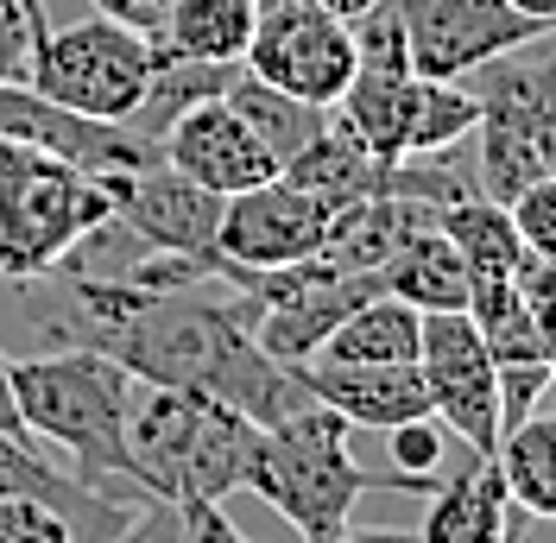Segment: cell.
Listing matches in <instances>:
<instances>
[{"label": "cell", "instance_id": "1", "mask_svg": "<svg viewBox=\"0 0 556 543\" xmlns=\"http://www.w3.org/2000/svg\"><path fill=\"white\" fill-rule=\"evenodd\" d=\"M45 278L70 304V323L58 329L64 348H102L146 386L208 392L241 417H253L260 430L311 405V386L298 379V367L273 361L253 341L260 304L247 291H228V298H208L203 285L139 291L127 278H102V272H45Z\"/></svg>", "mask_w": 556, "mask_h": 543}, {"label": "cell", "instance_id": "2", "mask_svg": "<svg viewBox=\"0 0 556 543\" xmlns=\"http://www.w3.org/2000/svg\"><path fill=\"white\" fill-rule=\"evenodd\" d=\"M7 374H13V411L26 437H51L58 449H70L76 475L102 493H139L134 468H127V411H134L139 379L114 354L58 348V354L13 361Z\"/></svg>", "mask_w": 556, "mask_h": 543}, {"label": "cell", "instance_id": "3", "mask_svg": "<svg viewBox=\"0 0 556 543\" xmlns=\"http://www.w3.org/2000/svg\"><path fill=\"white\" fill-rule=\"evenodd\" d=\"M260 424L190 386H134L127 468L146 500H228L247 493Z\"/></svg>", "mask_w": 556, "mask_h": 543}, {"label": "cell", "instance_id": "4", "mask_svg": "<svg viewBox=\"0 0 556 543\" xmlns=\"http://www.w3.org/2000/svg\"><path fill=\"white\" fill-rule=\"evenodd\" d=\"M102 222H114V171H83L45 146L0 139V285L58 272Z\"/></svg>", "mask_w": 556, "mask_h": 543}, {"label": "cell", "instance_id": "5", "mask_svg": "<svg viewBox=\"0 0 556 543\" xmlns=\"http://www.w3.org/2000/svg\"><path fill=\"white\" fill-rule=\"evenodd\" d=\"M348 437H354V424L342 411L311 399L304 411H291L285 424L260 430L253 468H247V493H260L304 543H323L336 531H348L354 500L374 487V475L354 462Z\"/></svg>", "mask_w": 556, "mask_h": 543}, {"label": "cell", "instance_id": "6", "mask_svg": "<svg viewBox=\"0 0 556 543\" xmlns=\"http://www.w3.org/2000/svg\"><path fill=\"white\" fill-rule=\"evenodd\" d=\"M159 70V51L152 38L108 20V13H89L64 33H45L33 51V76L26 89H38L45 102L70 108L83 121H134V108L146 102V83Z\"/></svg>", "mask_w": 556, "mask_h": 543}, {"label": "cell", "instance_id": "7", "mask_svg": "<svg viewBox=\"0 0 556 543\" xmlns=\"http://www.w3.org/2000/svg\"><path fill=\"white\" fill-rule=\"evenodd\" d=\"M241 70L285 96L336 108L354 76V20H342L329 0H260Z\"/></svg>", "mask_w": 556, "mask_h": 543}, {"label": "cell", "instance_id": "8", "mask_svg": "<svg viewBox=\"0 0 556 543\" xmlns=\"http://www.w3.org/2000/svg\"><path fill=\"white\" fill-rule=\"evenodd\" d=\"M417 374L430 386V411L450 424V437L468 455L500 449V367L468 310H424Z\"/></svg>", "mask_w": 556, "mask_h": 543}, {"label": "cell", "instance_id": "9", "mask_svg": "<svg viewBox=\"0 0 556 543\" xmlns=\"http://www.w3.org/2000/svg\"><path fill=\"white\" fill-rule=\"evenodd\" d=\"M399 7V33H405V58L417 76H468L500 51H519L531 38L556 33L551 20L525 13L513 0H392Z\"/></svg>", "mask_w": 556, "mask_h": 543}, {"label": "cell", "instance_id": "10", "mask_svg": "<svg viewBox=\"0 0 556 543\" xmlns=\"http://www.w3.org/2000/svg\"><path fill=\"white\" fill-rule=\"evenodd\" d=\"M329 222H336V203H323L316 190L291 184V177H266L241 197H222L215 253L228 260V285H235V272H278L316 260L329 240Z\"/></svg>", "mask_w": 556, "mask_h": 543}, {"label": "cell", "instance_id": "11", "mask_svg": "<svg viewBox=\"0 0 556 543\" xmlns=\"http://www.w3.org/2000/svg\"><path fill=\"white\" fill-rule=\"evenodd\" d=\"M159 159L177 177L203 184L208 197H241L253 184L278 177V159L260 146V134L247 127L241 114L228 108V96H208V102L184 108L172 127L159 134Z\"/></svg>", "mask_w": 556, "mask_h": 543}, {"label": "cell", "instance_id": "12", "mask_svg": "<svg viewBox=\"0 0 556 543\" xmlns=\"http://www.w3.org/2000/svg\"><path fill=\"white\" fill-rule=\"evenodd\" d=\"M114 222L139 247H165V253H215V222L222 197H208L203 184L177 177L165 159L139 171H114Z\"/></svg>", "mask_w": 556, "mask_h": 543}, {"label": "cell", "instance_id": "13", "mask_svg": "<svg viewBox=\"0 0 556 543\" xmlns=\"http://www.w3.org/2000/svg\"><path fill=\"white\" fill-rule=\"evenodd\" d=\"M0 500H45V506H58L70 518V531H76V543H114V531L146 506L139 493H102L83 475L51 468L33 449V437H20V430H0Z\"/></svg>", "mask_w": 556, "mask_h": 543}, {"label": "cell", "instance_id": "14", "mask_svg": "<svg viewBox=\"0 0 556 543\" xmlns=\"http://www.w3.org/2000/svg\"><path fill=\"white\" fill-rule=\"evenodd\" d=\"M298 379L311 386V399L342 411L354 430H392L405 417L430 411V386L417 374V361H392V367H348V361H304Z\"/></svg>", "mask_w": 556, "mask_h": 543}, {"label": "cell", "instance_id": "15", "mask_svg": "<svg viewBox=\"0 0 556 543\" xmlns=\"http://www.w3.org/2000/svg\"><path fill=\"white\" fill-rule=\"evenodd\" d=\"M525 512L513 506L493 455H468V468L430 493L417 543H519Z\"/></svg>", "mask_w": 556, "mask_h": 543}, {"label": "cell", "instance_id": "16", "mask_svg": "<svg viewBox=\"0 0 556 543\" xmlns=\"http://www.w3.org/2000/svg\"><path fill=\"white\" fill-rule=\"evenodd\" d=\"M412 102H417V70L412 64H386V58H354V76L336 96V121L361 139L380 165L405 159L412 139Z\"/></svg>", "mask_w": 556, "mask_h": 543}, {"label": "cell", "instance_id": "17", "mask_svg": "<svg viewBox=\"0 0 556 543\" xmlns=\"http://www.w3.org/2000/svg\"><path fill=\"white\" fill-rule=\"evenodd\" d=\"M380 291L405 298L412 310H468V266L450 247V235L437 228V215L417 222L412 235L386 253Z\"/></svg>", "mask_w": 556, "mask_h": 543}, {"label": "cell", "instance_id": "18", "mask_svg": "<svg viewBox=\"0 0 556 543\" xmlns=\"http://www.w3.org/2000/svg\"><path fill=\"white\" fill-rule=\"evenodd\" d=\"M424 341V310H412L392 291H374L348 310L316 348V361H348V367H392V361H417Z\"/></svg>", "mask_w": 556, "mask_h": 543}, {"label": "cell", "instance_id": "19", "mask_svg": "<svg viewBox=\"0 0 556 543\" xmlns=\"http://www.w3.org/2000/svg\"><path fill=\"white\" fill-rule=\"evenodd\" d=\"M253 13H260V0H172L152 33V51L190 58V64H241Z\"/></svg>", "mask_w": 556, "mask_h": 543}, {"label": "cell", "instance_id": "20", "mask_svg": "<svg viewBox=\"0 0 556 543\" xmlns=\"http://www.w3.org/2000/svg\"><path fill=\"white\" fill-rule=\"evenodd\" d=\"M493 468H500V480H506V493H513V506L525 518H556V399L551 392L525 424H513L500 437Z\"/></svg>", "mask_w": 556, "mask_h": 543}, {"label": "cell", "instance_id": "21", "mask_svg": "<svg viewBox=\"0 0 556 543\" xmlns=\"http://www.w3.org/2000/svg\"><path fill=\"white\" fill-rule=\"evenodd\" d=\"M437 228H443L450 247L462 253L468 278H513L519 260L531 253V247L519 240V228H513V209L493 203V197H481V190L437 209Z\"/></svg>", "mask_w": 556, "mask_h": 543}, {"label": "cell", "instance_id": "22", "mask_svg": "<svg viewBox=\"0 0 556 543\" xmlns=\"http://www.w3.org/2000/svg\"><path fill=\"white\" fill-rule=\"evenodd\" d=\"M278 177H291V184H304V190H316L323 203H336V209H348V203H361V197H374L380 190V177H386V165L361 146V139L348 134L342 121L329 114V127L291 159V165L278 171Z\"/></svg>", "mask_w": 556, "mask_h": 543}, {"label": "cell", "instance_id": "23", "mask_svg": "<svg viewBox=\"0 0 556 543\" xmlns=\"http://www.w3.org/2000/svg\"><path fill=\"white\" fill-rule=\"evenodd\" d=\"M228 108H235L247 127L260 134V146L278 159V171L291 165V159H298L323 127H329V108L304 102V96H285V89H273V83L247 76V70L228 83Z\"/></svg>", "mask_w": 556, "mask_h": 543}, {"label": "cell", "instance_id": "24", "mask_svg": "<svg viewBox=\"0 0 556 543\" xmlns=\"http://www.w3.org/2000/svg\"><path fill=\"white\" fill-rule=\"evenodd\" d=\"M241 76V64H190V58H159L152 83H146V102L134 108V127L146 146H159V134L172 127L184 108L208 102V96H228V83Z\"/></svg>", "mask_w": 556, "mask_h": 543}, {"label": "cell", "instance_id": "25", "mask_svg": "<svg viewBox=\"0 0 556 543\" xmlns=\"http://www.w3.org/2000/svg\"><path fill=\"white\" fill-rule=\"evenodd\" d=\"M481 127V96L455 76H417V102H412V139H405V159L412 152H450V146H468Z\"/></svg>", "mask_w": 556, "mask_h": 543}, {"label": "cell", "instance_id": "26", "mask_svg": "<svg viewBox=\"0 0 556 543\" xmlns=\"http://www.w3.org/2000/svg\"><path fill=\"white\" fill-rule=\"evenodd\" d=\"M380 437H386V455H392L386 487H399V493H437V487H443V468H450V455L462 449L437 411L405 417V424H392V430H380Z\"/></svg>", "mask_w": 556, "mask_h": 543}, {"label": "cell", "instance_id": "27", "mask_svg": "<svg viewBox=\"0 0 556 543\" xmlns=\"http://www.w3.org/2000/svg\"><path fill=\"white\" fill-rule=\"evenodd\" d=\"M45 26V0H0V83H26Z\"/></svg>", "mask_w": 556, "mask_h": 543}, {"label": "cell", "instance_id": "28", "mask_svg": "<svg viewBox=\"0 0 556 543\" xmlns=\"http://www.w3.org/2000/svg\"><path fill=\"white\" fill-rule=\"evenodd\" d=\"M513 285H519L525 310H531V323H538L544 367H551V379H556V260H544V253H525L519 272H513Z\"/></svg>", "mask_w": 556, "mask_h": 543}, {"label": "cell", "instance_id": "29", "mask_svg": "<svg viewBox=\"0 0 556 543\" xmlns=\"http://www.w3.org/2000/svg\"><path fill=\"white\" fill-rule=\"evenodd\" d=\"M506 209H513V228H519L525 247H531V253H544V260H556V177L525 184Z\"/></svg>", "mask_w": 556, "mask_h": 543}, {"label": "cell", "instance_id": "30", "mask_svg": "<svg viewBox=\"0 0 556 543\" xmlns=\"http://www.w3.org/2000/svg\"><path fill=\"white\" fill-rule=\"evenodd\" d=\"M0 543H76V531L45 500H0Z\"/></svg>", "mask_w": 556, "mask_h": 543}, {"label": "cell", "instance_id": "31", "mask_svg": "<svg viewBox=\"0 0 556 543\" xmlns=\"http://www.w3.org/2000/svg\"><path fill=\"white\" fill-rule=\"evenodd\" d=\"M544 392H551V367H544V361H513V367H500V437L544 405Z\"/></svg>", "mask_w": 556, "mask_h": 543}, {"label": "cell", "instance_id": "32", "mask_svg": "<svg viewBox=\"0 0 556 543\" xmlns=\"http://www.w3.org/2000/svg\"><path fill=\"white\" fill-rule=\"evenodd\" d=\"M184 543H247V531L222 512V500H177Z\"/></svg>", "mask_w": 556, "mask_h": 543}, {"label": "cell", "instance_id": "33", "mask_svg": "<svg viewBox=\"0 0 556 543\" xmlns=\"http://www.w3.org/2000/svg\"><path fill=\"white\" fill-rule=\"evenodd\" d=\"M114 543H184V518H177V500H146V506L114 531Z\"/></svg>", "mask_w": 556, "mask_h": 543}, {"label": "cell", "instance_id": "34", "mask_svg": "<svg viewBox=\"0 0 556 543\" xmlns=\"http://www.w3.org/2000/svg\"><path fill=\"white\" fill-rule=\"evenodd\" d=\"M89 7H96V13H108V20H121V26H134V33L152 38L172 0H89Z\"/></svg>", "mask_w": 556, "mask_h": 543}, {"label": "cell", "instance_id": "35", "mask_svg": "<svg viewBox=\"0 0 556 543\" xmlns=\"http://www.w3.org/2000/svg\"><path fill=\"white\" fill-rule=\"evenodd\" d=\"M7 367H13V361L0 354V430H20V437H26V424H20V411H13V374H7Z\"/></svg>", "mask_w": 556, "mask_h": 543}, {"label": "cell", "instance_id": "36", "mask_svg": "<svg viewBox=\"0 0 556 543\" xmlns=\"http://www.w3.org/2000/svg\"><path fill=\"white\" fill-rule=\"evenodd\" d=\"M544 171L556 177V108H551V121H544Z\"/></svg>", "mask_w": 556, "mask_h": 543}, {"label": "cell", "instance_id": "37", "mask_svg": "<svg viewBox=\"0 0 556 543\" xmlns=\"http://www.w3.org/2000/svg\"><path fill=\"white\" fill-rule=\"evenodd\" d=\"M513 7H525V13H538V20H551L556 26V0H513Z\"/></svg>", "mask_w": 556, "mask_h": 543}, {"label": "cell", "instance_id": "38", "mask_svg": "<svg viewBox=\"0 0 556 543\" xmlns=\"http://www.w3.org/2000/svg\"><path fill=\"white\" fill-rule=\"evenodd\" d=\"M329 7H336L342 20H354V13H367V7H380V0H329Z\"/></svg>", "mask_w": 556, "mask_h": 543}, {"label": "cell", "instance_id": "39", "mask_svg": "<svg viewBox=\"0 0 556 543\" xmlns=\"http://www.w3.org/2000/svg\"><path fill=\"white\" fill-rule=\"evenodd\" d=\"M323 543H380V531H336V538H323Z\"/></svg>", "mask_w": 556, "mask_h": 543}, {"label": "cell", "instance_id": "40", "mask_svg": "<svg viewBox=\"0 0 556 543\" xmlns=\"http://www.w3.org/2000/svg\"><path fill=\"white\" fill-rule=\"evenodd\" d=\"M380 543H417V538H405V531H380Z\"/></svg>", "mask_w": 556, "mask_h": 543}, {"label": "cell", "instance_id": "41", "mask_svg": "<svg viewBox=\"0 0 556 543\" xmlns=\"http://www.w3.org/2000/svg\"><path fill=\"white\" fill-rule=\"evenodd\" d=\"M551 58H556V45H551Z\"/></svg>", "mask_w": 556, "mask_h": 543}]
</instances>
